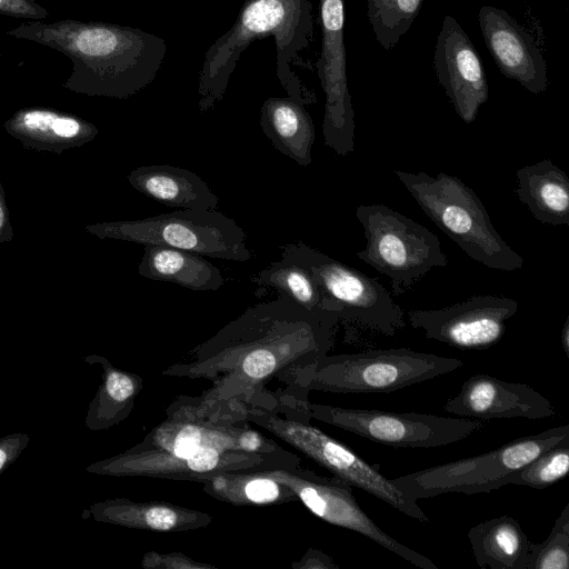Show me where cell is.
Instances as JSON below:
<instances>
[{
	"label": "cell",
	"mask_w": 569,
	"mask_h": 569,
	"mask_svg": "<svg viewBox=\"0 0 569 569\" xmlns=\"http://www.w3.org/2000/svg\"><path fill=\"white\" fill-rule=\"evenodd\" d=\"M339 322L336 313L308 310L280 293L274 300L249 307L194 347L186 361L162 373L211 381L206 392L192 397L201 408L244 403L264 389L269 379L328 355Z\"/></svg>",
	"instance_id": "1"
},
{
	"label": "cell",
	"mask_w": 569,
	"mask_h": 569,
	"mask_svg": "<svg viewBox=\"0 0 569 569\" xmlns=\"http://www.w3.org/2000/svg\"><path fill=\"white\" fill-rule=\"evenodd\" d=\"M8 34L68 57L72 70L63 87L87 96L130 98L154 81L167 54L163 38L108 22L31 21Z\"/></svg>",
	"instance_id": "2"
},
{
	"label": "cell",
	"mask_w": 569,
	"mask_h": 569,
	"mask_svg": "<svg viewBox=\"0 0 569 569\" xmlns=\"http://www.w3.org/2000/svg\"><path fill=\"white\" fill-rule=\"evenodd\" d=\"M273 37L277 78L288 97L303 106L317 102L291 64L313 40L310 0H244L234 23L206 51L198 78V107L204 113L223 98L243 51L256 40Z\"/></svg>",
	"instance_id": "3"
},
{
	"label": "cell",
	"mask_w": 569,
	"mask_h": 569,
	"mask_svg": "<svg viewBox=\"0 0 569 569\" xmlns=\"http://www.w3.org/2000/svg\"><path fill=\"white\" fill-rule=\"evenodd\" d=\"M241 412L246 421L280 438L351 487L372 495L421 523L429 522L417 501L385 477L377 465L368 463L346 445L311 426V418L287 403L279 392L264 389L253 401L241 403Z\"/></svg>",
	"instance_id": "4"
},
{
	"label": "cell",
	"mask_w": 569,
	"mask_h": 569,
	"mask_svg": "<svg viewBox=\"0 0 569 569\" xmlns=\"http://www.w3.org/2000/svg\"><path fill=\"white\" fill-rule=\"evenodd\" d=\"M461 367L463 362L456 358L390 348L326 355L310 365L282 372L277 379L287 389L305 393H389Z\"/></svg>",
	"instance_id": "5"
},
{
	"label": "cell",
	"mask_w": 569,
	"mask_h": 569,
	"mask_svg": "<svg viewBox=\"0 0 569 569\" xmlns=\"http://www.w3.org/2000/svg\"><path fill=\"white\" fill-rule=\"evenodd\" d=\"M426 216L475 261L500 271L521 269L525 260L496 231L476 192L459 178L440 172L393 170Z\"/></svg>",
	"instance_id": "6"
},
{
	"label": "cell",
	"mask_w": 569,
	"mask_h": 569,
	"mask_svg": "<svg viewBox=\"0 0 569 569\" xmlns=\"http://www.w3.org/2000/svg\"><path fill=\"white\" fill-rule=\"evenodd\" d=\"M281 393L287 403L311 419L396 448L447 446L487 427V420L341 408L312 403L308 400V393L303 392L284 389Z\"/></svg>",
	"instance_id": "7"
},
{
	"label": "cell",
	"mask_w": 569,
	"mask_h": 569,
	"mask_svg": "<svg viewBox=\"0 0 569 569\" xmlns=\"http://www.w3.org/2000/svg\"><path fill=\"white\" fill-rule=\"evenodd\" d=\"M566 442H569V426H557L518 438L495 450L415 471L391 481L415 501L448 492H490L505 486L510 473L541 452Z\"/></svg>",
	"instance_id": "8"
},
{
	"label": "cell",
	"mask_w": 569,
	"mask_h": 569,
	"mask_svg": "<svg viewBox=\"0 0 569 569\" xmlns=\"http://www.w3.org/2000/svg\"><path fill=\"white\" fill-rule=\"evenodd\" d=\"M99 238L176 248L210 258L246 262L253 253L246 231L218 210L179 209L153 217L88 228Z\"/></svg>",
	"instance_id": "9"
},
{
	"label": "cell",
	"mask_w": 569,
	"mask_h": 569,
	"mask_svg": "<svg viewBox=\"0 0 569 569\" xmlns=\"http://www.w3.org/2000/svg\"><path fill=\"white\" fill-rule=\"evenodd\" d=\"M356 217L367 240L356 256L389 278L393 296L410 290L432 268L448 264L438 237L392 208L360 204Z\"/></svg>",
	"instance_id": "10"
},
{
	"label": "cell",
	"mask_w": 569,
	"mask_h": 569,
	"mask_svg": "<svg viewBox=\"0 0 569 569\" xmlns=\"http://www.w3.org/2000/svg\"><path fill=\"white\" fill-rule=\"evenodd\" d=\"M280 250L282 259L301 266L312 276L343 325L387 337L405 328L402 308L375 278L302 241L282 244Z\"/></svg>",
	"instance_id": "11"
},
{
	"label": "cell",
	"mask_w": 569,
	"mask_h": 569,
	"mask_svg": "<svg viewBox=\"0 0 569 569\" xmlns=\"http://www.w3.org/2000/svg\"><path fill=\"white\" fill-rule=\"evenodd\" d=\"M159 449L191 456L207 449L219 451L278 452L283 448L251 429L234 403L200 408L191 397H179L166 419L130 450Z\"/></svg>",
	"instance_id": "12"
},
{
	"label": "cell",
	"mask_w": 569,
	"mask_h": 569,
	"mask_svg": "<svg viewBox=\"0 0 569 569\" xmlns=\"http://www.w3.org/2000/svg\"><path fill=\"white\" fill-rule=\"evenodd\" d=\"M297 465H300L299 457L284 449L278 452L207 449L191 456H178L159 449H129L93 465L90 470L118 477L202 482L221 472L259 471Z\"/></svg>",
	"instance_id": "13"
},
{
	"label": "cell",
	"mask_w": 569,
	"mask_h": 569,
	"mask_svg": "<svg viewBox=\"0 0 569 569\" xmlns=\"http://www.w3.org/2000/svg\"><path fill=\"white\" fill-rule=\"evenodd\" d=\"M258 472L291 489L315 516L326 522L356 531L382 548L421 568L438 569L429 558L405 546L383 531L358 505L352 487L338 477H322L297 466L278 467Z\"/></svg>",
	"instance_id": "14"
},
{
	"label": "cell",
	"mask_w": 569,
	"mask_h": 569,
	"mask_svg": "<svg viewBox=\"0 0 569 569\" xmlns=\"http://www.w3.org/2000/svg\"><path fill=\"white\" fill-rule=\"evenodd\" d=\"M321 52L317 72L326 96L325 144L338 156L355 151V111L347 82L345 0H320Z\"/></svg>",
	"instance_id": "15"
},
{
	"label": "cell",
	"mask_w": 569,
	"mask_h": 569,
	"mask_svg": "<svg viewBox=\"0 0 569 569\" xmlns=\"http://www.w3.org/2000/svg\"><path fill=\"white\" fill-rule=\"evenodd\" d=\"M518 302L501 296H473L459 303L431 310L411 309L409 323L428 339L461 350H483L498 343Z\"/></svg>",
	"instance_id": "16"
},
{
	"label": "cell",
	"mask_w": 569,
	"mask_h": 569,
	"mask_svg": "<svg viewBox=\"0 0 569 569\" xmlns=\"http://www.w3.org/2000/svg\"><path fill=\"white\" fill-rule=\"evenodd\" d=\"M433 67L457 114L466 123L473 122L489 98V84L472 41L449 14L445 16L437 37Z\"/></svg>",
	"instance_id": "17"
},
{
	"label": "cell",
	"mask_w": 569,
	"mask_h": 569,
	"mask_svg": "<svg viewBox=\"0 0 569 569\" xmlns=\"http://www.w3.org/2000/svg\"><path fill=\"white\" fill-rule=\"evenodd\" d=\"M443 410L469 419H546L556 415L553 405L530 386L503 381L485 373L468 378Z\"/></svg>",
	"instance_id": "18"
},
{
	"label": "cell",
	"mask_w": 569,
	"mask_h": 569,
	"mask_svg": "<svg viewBox=\"0 0 569 569\" xmlns=\"http://www.w3.org/2000/svg\"><path fill=\"white\" fill-rule=\"evenodd\" d=\"M480 30L500 72L529 92L543 93L548 87L547 64L531 34L507 11L482 6Z\"/></svg>",
	"instance_id": "19"
},
{
	"label": "cell",
	"mask_w": 569,
	"mask_h": 569,
	"mask_svg": "<svg viewBox=\"0 0 569 569\" xmlns=\"http://www.w3.org/2000/svg\"><path fill=\"white\" fill-rule=\"evenodd\" d=\"M140 193L177 209L216 210L219 197L197 173L171 164L141 166L127 177Z\"/></svg>",
	"instance_id": "20"
},
{
	"label": "cell",
	"mask_w": 569,
	"mask_h": 569,
	"mask_svg": "<svg viewBox=\"0 0 569 569\" xmlns=\"http://www.w3.org/2000/svg\"><path fill=\"white\" fill-rule=\"evenodd\" d=\"M96 519L113 525L160 532L206 528L213 517L207 512L163 501L137 502L124 498L96 505Z\"/></svg>",
	"instance_id": "21"
},
{
	"label": "cell",
	"mask_w": 569,
	"mask_h": 569,
	"mask_svg": "<svg viewBox=\"0 0 569 569\" xmlns=\"http://www.w3.org/2000/svg\"><path fill=\"white\" fill-rule=\"evenodd\" d=\"M515 193L539 222L569 226V179L548 159L521 167L516 172Z\"/></svg>",
	"instance_id": "22"
},
{
	"label": "cell",
	"mask_w": 569,
	"mask_h": 569,
	"mask_svg": "<svg viewBox=\"0 0 569 569\" xmlns=\"http://www.w3.org/2000/svg\"><path fill=\"white\" fill-rule=\"evenodd\" d=\"M259 122L274 149L301 167L312 162L316 129L306 106L291 97H270L261 106Z\"/></svg>",
	"instance_id": "23"
},
{
	"label": "cell",
	"mask_w": 569,
	"mask_h": 569,
	"mask_svg": "<svg viewBox=\"0 0 569 569\" xmlns=\"http://www.w3.org/2000/svg\"><path fill=\"white\" fill-rule=\"evenodd\" d=\"M138 273L194 291H216L224 283L220 269L201 254L158 244H144Z\"/></svg>",
	"instance_id": "24"
},
{
	"label": "cell",
	"mask_w": 569,
	"mask_h": 569,
	"mask_svg": "<svg viewBox=\"0 0 569 569\" xmlns=\"http://www.w3.org/2000/svg\"><path fill=\"white\" fill-rule=\"evenodd\" d=\"M475 560L490 569H526L530 540L508 515L482 521L468 531Z\"/></svg>",
	"instance_id": "25"
},
{
	"label": "cell",
	"mask_w": 569,
	"mask_h": 569,
	"mask_svg": "<svg viewBox=\"0 0 569 569\" xmlns=\"http://www.w3.org/2000/svg\"><path fill=\"white\" fill-rule=\"evenodd\" d=\"M8 132L28 144L70 147L92 140L98 129L81 118L47 108H24L7 122Z\"/></svg>",
	"instance_id": "26"
},
{
	"label": "cell",
	"mask_w": 569,
	"mask_h": 569,
	"mask_svg": "<svg viewBox=\"0 0 569 569\" xmlns=\"http://www.w3.org/2000/svg\"><path fill=\"white\" fill-rule=\"evenodd\" d=\"M201 483L203 492L236 507L298 501L291 489L258 471L221 472Z\"/></svg>",
	"instance_id": "27"
},
{
	"label": "cell",
	"mask_w": 569,
	"mask_h": 569,
	"mask_svg": "<svg viewBox=\"0 0 569 569\" xmlns=\"http://www.w3.org/2000/svg\"><path fill=\"white\" fill-rule=\"evenodd\" d=\"M251 281L286 295L308 310L336 313L333 303L325 296L312 276L305 268L289 260L281 258L272 262L253 274Z\"/></svg>",
	"instance_id": "28"
},
{
	"label": "cell",
	"mask_w": 569,
	"mask_h": 569,
	"mask_svg": "<svg viewBox=\"0 0 569 569\" xmlns=\"http://www.w3.org/2000/svg\"><path fill=\"white\" fill-rule=\"evenodd\" d=\"M104 380L91 410V428L111 427L129 416L142 389L138 375L126 372L104 361Z\"/></svg>",
	"instance_id": "29"
},
{
	"label": "cell",
	"mask_w": 569,
	"mask_h": 569,
	"mask_svg": "<svg viewBox=\"0 0 569 569\" xmlns=\"http://www.w3.org/2000/svg\"><path fill=\"white\" fill-rule=\"evenodd\" d=\"M423 0H367V16L385 50L395 48L420 12Z\"/></svg>",
	"instance_id": "30"
},
{
	"label": "cell",
	"mask_w": 569,
	"mask_h": 569,
	"mask_svg": "<svg viewBox=\"0 0 569 569\" xmlns=\"http://www.w3.org/2000/svg\"><path fill=\"white\" fill-rule=\"evenodd\" d=\"M569 471V442L557 445L510 473L506 485L545 489L563 479Z\"/></svg>",
	"instance_id": "31"
},
{
	"label": "cell",
	"mask_w": 569,
	"mask_h": 569,
	"mask_svg": "<svg viewBox=\"0 0 569 569\" xmlns=\"http://www.w3.org/2000/svg\"><path fill=\"white\" fill-rule=\"evenodd\" d=\"M526 569H569V503L556 519L549 536L530 542Z\"/></svg>",
	"instance_id": "32"
},
{
	"label": "cell",
	"mask_w": 569,
	"mask_h": 569,
	"mask_svg": "<svg viewBox=\"0 0 569 569\" xmlns=\"http://www.w3.org/2000/svg\"><path fill=\"white\" fill-rule=\"evenodd\" d=\"M141 566L160 569H216L213 565L198 561L179 551H148L142 557Z\"/></svg>",
	"instance_id": "33"
},
{
	"label": "cell",
	"mask_w": 569,
	"mask_h": 569,
	"mask_svg": "<svg viewBox=\"0 0 569 569\" xmlns=\"http://www.w3.org/2000/svg\"><path fill=\"white\" fill-rule=\"evenodd\" d=\"M0 14L37 21L47 18L49 12L36 0H0Z\"/></svg>",
	"instance_id": "34"
},
{
	"label": "cell",
	"mask_w": 569,
	"mask_h": 569,
	"mask_svg": "<svg viewBox=\"0 0 569 569\" xmlns=\"http://www.w3.org/2000/svg\"><path fill=\"white\" fill-rule=\"evenodd\" d=\"M295 569H338V563L321 550L308 549L298 561L290 565Z\"/></svg>",
	"instance_id": "35"
},
{
	"label": "cell",
	"mask_w": 569,
	"mask_h": 569,
	"mask_svg": "<svg viewBox=\"0 0 569 569\" xmlns=\"http://www.w3.org/2000/svg\"><path fill=\"white\" fill-rule=\"evenodd\" d=\"M560 342L565 353L569 356V317H567L560 333Z\"/></svg>",
	"instance_id": "36"
},
{
	"label": "cell",
	"mask_w": 569,
	"mask_h": 569,
	"mask_svg": "<svg viewBox=\"0 0 569 569\" xmlns=\"http://www.w3.org/2000/svg\"><path fill=\"white\" fill-rule=\"evenodd\" d=\"M8 227H9L8 214H7V210H6L3 200L0 196V237L4 236V232L8 229Z\"/></svg>",
	"instance_id": "37"
},
{
	"label": "cell",
	"mask_w": 569,
	"mask_h": 569,
	"mask_svg": "<svg viewBox=\"0 0 569 569\" xmlns=\"http://www.w3.org/2000/svg\"><path fill=\"white\" fill-rule=\"evenodd\" d=\"M6 460H7V453L3 449L0 448V469L4 465Z\"/></svg>",
	"instance_id": "38"
}]
</instances>
